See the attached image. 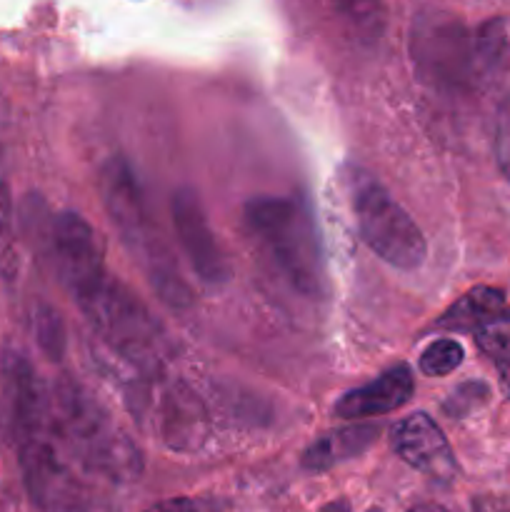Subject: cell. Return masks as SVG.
Here are the masks:
<instances>
[{"mask_svg": "<svg viewBox=\"0 0 510 512\" xmlns=\"http://www.w3.org/2000/svg\"><path fill=\"white\" fill-rule=\"evenodd\" d=\"M10 423L30 500L43 512H88L105 488L133 483L138 448L75 388L50 403L28 360L5 365Z\"/></svg>", "mask_w": 510, "mask_h": 512, "instance_id": "cell-1", "label": "cell"}, {"mask_svg": "<svg viewBox=\"0 0 510 512\" xmlns=\"http://www.w3.org/2000/svg\"><path fill=\"white\" fill-rule=\"evenodd\" d=\"M98 190L110 223L118 230L130 258L140 265L158 298L170 308L193 305V290L180 275L173 250L165 243L158 223L150 218L145 193L128 160H105L98 173Z\"/></svg>", "mask_w": 510, "mask_h": 512, "instance_id": "cell-2", "label": "cell"}, {"mask_svg": "<svg viewBox=\"0 0 510 512\" xmlns=\"http://www.w3.org/2000/svg\"><path fill=\"white\" fill-rule=\"evenodd\" d=\"M245 225L255 245L305 298H325L328 270L315 215L298 198L255 195L245 203Z\"/></svg>", "mask_w": 510, "mask_h": 512, "instance_id": "cell-3", "label": "cell"}, {"mask_svg": "<svg viewBox=\"0 0 510 512\" xmlns=\"http://www.w3.org/2000/svg\"><path fill=\"white\" fill-rule=\"evenodd\" d=\"M95 335L115 355L138 370L155 373L168 353V338L150 310L120 280L105 278L98 288L75 300Z\"/></svg>", "mask_w": 510, "mask_h": 512, "instance_id": "cell-4", "label": "cell"}, {"mask_svg": "<svg viewBox=\"0 0 510 512\" xmlns=\"http://www.w3.org/2000/svg\"><path fill=\"white\" fill-rule=\"evenodd\" d=\"M410 58L423 83L438 90H470L490 83L480 30L445 13H423L410 30Z\"/></svg>", "mask_w": 510, "mask_h": 512, "instance_id": "cell-5", "label": "cell"}, {"mask_svg": "<svg viewBox=\"0 0 510 512\" xmlns=\"http://www.w3.org/2000/svg\"><path fill=\"white\" fill-rule=\"evenodd\" d=\"M348 193L360 238L380 260L398 270H415L425 263L428 243L423 230L378 178L368 170L353 168L348 175Z\"/></svg>", "mask_w": 510, "mask_h": 512, "instance_id": "cell-6", "label": "cell"}, {"mask_svg": "<svg viewBox=\"0 0 510 512\" xmlns=\"http://www.w3.org/2000/svg\"><path fill=\"white\" fill-rule=\"evenodd\" d=\"M50 250H53L55 270L75 300L98 288L110 275L105 270L103 250L95 238V230L90 228L83 215L73 213V210H65L53 218Z\"/></svg>", "mask_w": 510, "mask_h": 512, "instance_id": "cell-7", "label": "cell"}, {"mask_svg": "<svg viewBox=\"0 0 510 512\" xmlns=\"http://www.w3.org/2000/svg\"><path fill=\"white\" fill-rule=\"evenodd\" d=\"M170 215H173L175 238L188 258L190 268L195 270L205 285H223L230 280V263L210 225L200 195L193 188L183 185L170 198Z\"/></svg>", "mask_w": 510, "mask_h": 512, "instance_id": "cell-8", "label": "cell"}, {"mask_svg": "<svg viewBox=\"0 0 510 512\" xmlns=\"http://www.w3.org/2000/svg\"><path fill=\"white\" fill-rule=\"evenodd\" d=\"M390 443L410 468L435 483L448 485L458 475V463H455L448 438L430 415L415 413L395 423V428L390 430Z\"/></svg>", "mask_w": 510, "mask_h": 512, "instance_id": "cell-9", "label": "cell"}, {"mask_svg": "<svg viewBox=\"0 0 510 512\" xmlns=\"http://www.w3.org/2000/svg\"><path fill=\"white\" fill-rule=\"evenodd\" d=\"M415 380L413 370L405 363L393 365L385 370L378 380L363 385V388L348 390L343 398L335 403V415L345 420L355 418H370V415L393 413V410L403 408L410 398H413Z\"/></svg>", "mask_w": 510, "mask_h": 512, "instance_id": "cell-10", "label": "cell"}, {"mask_svg": "<svg viewBox=\"0 0 510 512\" xmlns=\"http://www.w3.org/2000/svg\"><path fill=\"white\" fill-rule=\"evenodd\" d=\"M378 435V425H350V428L333 430V433L310 443L300 463L308 473H325V470L335 468L345 460L363 455L378 440Z\"/></svg>", "mask_w": 510, "mask_h": 512, "instance_id": "cell-11", "label": "cell"}, {"mask_svg": "<svg viewBox=\"0 0 510 512\" xmlns=\"http://www.w3.org/2000/svg\"><path fill=\"white\" fill-rule=\"evenodd\" d=\"M160 433L163 440L175 450L198 448L205 438V410L193 393L175 388L165 393L160 410Z\"/></svg>", "mask_w": 510, "mask_h": 512, "instance_id": "cell-12", "label": "cell"}, {"mask_svg": "<svg viewBox=\"0 0 510 512\" xmlns=\"http://www.w3.org/2000/svg\"><path fill=\"white\" fill-rule=\"evenodd\" d=\"M505 308V295L495 288H473L465 293L453 308L445 310L443 318L438 320L440 328L445 330H465V333H475L485 320L493 318L495 313Z\"/></svg>", "mask_w": 510, "mask_h": 512, "instance_id": "cell-13", "label": "cell"}, {"mask_svg": "<svg viewBox=\"0 0 510 512\" xmlns=\"http://www.w3.org/2000/svg\"><path fill=\"white\" fill-rule=\"evenodd\" d=\"M335 10L350 33L363 43H373L385 30V0H333Z\"/></svg>", "mask_w": 510, "mask_h": 512, "instance_id": "cell-14", "label": "cell"}, {"mask_svg": "<svg viewBox=\"0 0 510 512\" xmlns=\"http://www.w3.org/2000/svg\"><path fill=\"white\" fill-rule=\"evenodd\" d=\"M478 348L500 365L503 373H510V310H500L493 318L485 320L473 333Z\"/></svg>", "mask_w": 510, "mask_h": 512, "instance_id": "cell-15", "label": "cell"}, {"mask_svg": "<svg viewBox=\"0 0 510 512\" xmlns=\"http://www.w3.org/2000/svg\"><path fill=\"white\" fill-rule=\"evenodd\" d=\"M15 270H18V255H15L13 238V203H10L3 148H0V278H13Z\"/></svg>", "mask_w": 510, "mask_h": 512, "instance_id": "cell-16", "label": "cell"}, {"mask_svg": "<svg viewBox=\"0 0 510 512\" xmlns=\"http://www.w3.org/2000/svg\"><path fill=\"white\" fill-rule=\"evenodd\" d=\"M463 363V345L455 343L450 338H440L430 343L420 355V373L430 375V378H443V375L453 373Z\"/></svg>", "mask_w": 510, "mask_h": 512, "instance_id": "cell-17", "label": "cell"}, {"mask_svg": "<svg viewBox=\"0 0 510 512\" xmlns=\"http://www.w3.org/2000/svg\"><path fill=\"white\" fill-rule=\"evenodd\" d=\"M35 338H38L40 348L50 355V358H60L65 348V330L63 320L58 318L53 308L40 305L35 310Z\"/></svg>", "mask_w": 510, "mask_h": 512, "instance_id": "cell-18", "label": "cell"}, {"mask_svg": "<svg viewBox=\"0 0 510 512\" xmlns=\"http://www.w3.org/2000/svg\"><path fill=\"white\" fill-rule=\"evenodd\" d=\"M225 503L215 498H170L150 505L143 512H223Z\"/></svg>", "mask_w": 510, "mask_h": 512, "instance_id": "cell-19", "label": "cell"}, {"mask_svg": "<svg viewBox=\"0 0 510 512\" xmlns=\"http://www.w3.org/2000/svg\"><path fill=\"white\" fill-rule=\"evenodd\" d=\"M495 158L505 178L510 180V95L500 105L498 125H495Z\"/></svg>", "mask_w": 510, "mask_h": 512, "instance_id": "cell-20", "label": "cell"}, {"mask_svg": "<svg viewBox=\"0 0 510 512\" xmlns=\"http://www.w3.org/2000/svg\"><path fill=\"white\" fill-rule=\"evenodd\" d=\"M483 400H488V388H485L483 383H468L463 385L460 390H455L453 398H450V403L445 405L448 408V413H468V410H473L475 405H480Z\"/></svg>", "mask_w": 510, "mask_h": 512, "instance_id": "cell-21", "label": "cell"}, {"mask_svg": "<svg viewBox=\"0 0 510 512\" xmlns=\"http://www.w3.org/2000/svg\"><path fill=\"white\" fill-rule=\"evenodd\" d=\"M470 512H510V500L498 498V495H480L473 500Z\"/></svg>", "mask_w": 510, "mask_h": 512, "instance_id": "cell-22", "label": "cell"}, {"mask_svg": "<svg viewBox=\"0 0 510 512\" xmlns=\"http://www.w3.org/2000/svg\"><path fill=\"white\" fill-rule=\"evenodd\" d=\"M320 512H350V503L348 500H333V503L323 505V510Z\"/></svg>", "mask_w": 510, "mask_h": 512, "instance_id": "cell-23", "label": "cell"}, {"mask_svg": "<svg viewBox=\"0 0 510 512\" xmlns=\"http://www.w3.org/2000/svg\"><path fill=\"white\" fill-rule=\"evenodd\" d=\"M408 512H448V510L440 508V505L435 503H423V505H415V508H410Z\"/></svg>", "mask_w": 510, "mask_h": 512, "instance_id": "cell-24", "label": "cell"}, {"mask_svg": "<svg viewBox=\"0 0 510 512\" xmlns=\"http://www.w3.org/2000/svg\"><path fill=\"white\" fill-rule=\"evenodd\" d=\"M370 512H380V510H370Z\"/></svg>", "mask_w": 510, "mask_h": 512, "instance_id": "cell-25", "label": "cell"}]
</instances>
